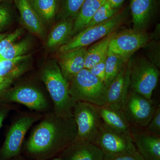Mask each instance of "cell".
Instances as JSON below:
<instances>
[{"label": "cell", "mask_w": 160, "mask_h": 160, "mask_svg": "<svg viewBox=\"0 0 160 160\" xmlns=\"http://www.w3.org/2000/svg\"><path fill=\"white\" fill-rule=\"evenodd\" d=\"M77 133L74 117H62L49 112L32 129L23 152L33 160L51 159L73 143Z\"/></svg>", "instance_id": "obj_1"}, {"label": "cell", "mask_w": 160, "mask_h": 160, "mask_svg": "<svg viewBox=\"0 0 160 160\" xmlns=\"http://www.w3.org/2000/svg\"><path fill=\"white\" fill-rule=\"evenodd\" d=\"M40 77L51 98L55 114L62 117H74V103L69 94L67 80L57 62L52 61L44 66Z\"/></svg>", "instance_id": "obj_2"}, {"label": "cell", "mask_w": 160, "mask_h": 160, "mask_svg": "<svg viewBox=\"0 0 160 160\" xmlns=\"http://www.w3.org/2000/svg\"><path fill=\"white\" fill-rule=\"evenodd\" d=\"M67 82L69 94L74 104L85 102L97 106L106 104L107 88L89 69L84 68Z\"/></svg>", "instance_id": "obj_3"}, {"label": "cell", "mask_w": 160, "mask_h": 160, "mask_svg": "<svg viewBox=\"0 0 160 160\" xmlns=\"http://www.w3.org/2000/svg\"><path fill=\"white\" fill-rule=\"evenodd\" d=\"M129 12V7H127L103 22L85 28L60 46L59 52L87 47L110 33L115 32L126 22Z\"/></svg>", "instance_id": "obj_4"}, {"label": "cell", "mask_w": 160, "mask_h": 160, "mask_svg": "<svg viewBox=\"0 0 160 160\" xmlns=\"http://www.w3.org/2000/svg\"><path fill=\"white\" fill-rule=\"evenodd\" d=\"M73 116L77 133L73 143L95 144L104 124L98 106L85 102H76L73 106Z\"/></svg>", "instance_id": "obj_5"}, {"label": "cell", "mask_w": 160, "mask_h": 160, "mask_svg": "<svg viewBox=\"0 0 160 160\" xmlns=\"http://www.w3.org/2000/svg\"><path fill=\"white\" fill-rule=\"evenodd\" d=\"M160 72L158 68L146 58L132 59L130 75V89L151 99L157 86Z\"/></svg>", "instance_id": "obj_6"}, {"label": "cell", "mask_w": 160, "mask_h": 160, "mask_svg": "<svg viewBox=\"0 0 160 160\" xmlns=\"http://www.w3.org/2000/svg\"><path fill=\"white\" fill-rule=\"evenodd\" d=\"M41 118L40 114H26L15 121L10 126L5 142L0 149V160H10L21 155L27 132Z\"/></svg>", "instance_id": "obj_7"}, {"label": "cell", "mask_w": 160, "mask_h": 160, "mask_svg": "<svg viewBox=\"0 0 160 160\" xmlns=\"http://www.w3.org/2000/svg\"><path fill=\"white\" fill-rule=\"evenodd\" d=\"M0 92V102H3L18 103L39 112H47L50 108L46 95L34 86L20 85Z\"/></svg>", "instance_id": "obj_8"}, {"label": "cell", "mask_w": 160, "mask_h": 160, "mask_svg": "<svg viewBox=\"0 0 160 160\" xmlns=\"http://www.w3.org/2000/svg\"><path fill=\"white\" fill-rule=\"evenodd\" d=\"M95 144L102 151L105 157L111 159L137 150L131 134L115 130L104 123Z\"/></svg>", "instance_id": "obj_9"}, {"label": "cell", "mask_w": 160, "mask_h": 160, "mask_svg": "<svg viewBox=\"0 0 160 160\" xmlns=\"http://www.w3.org/2000/svg\"><path fill=\"white\" fill-rule=\"evenodd\" d=\"M156 106L152 99L129 90L123 111L132 127L146 128L154 115Z\"/></svg>", "instance_id": "obj_10"}, {"label": "cell", "mask_w": 160, "mask_h": 160, "mask_svg": "<svg viewBox=\"0 0 160 160\" xmlns=\"http://www.w3.org/2000/svg\"><path fill=\"white\" fill-rule=\"evenodd\" d=\"M150 41L146 32L134 29L117 32L109 43V50L127 62L136 52L145 48Z\"/></svg>", "instance_id": "obj_11"}, {"label": "cell", "mask_w": 160, "mask_h": 160, "mask_svg": "<svg viewBox=\"0 0 160 160\" xmlns=\"http://www.w3.org/2000/svg\"><path fill=\"white\" fill-rule=\"evenodd\" d=\"M132 60L131 58L124 65L119 72L107 88L106 103L122 110L130 90Z\"/></svg>", "instance_id": "obj_12"}, {"label": "cell", "mask_w": 160, "mask_h": 160, "mask_svg": "<svg viewBox=\"0 0 160 160\" xmlns=\"http://www.w3.org/2000/svg\"><path fill=\"white\" fill-rule=\"evenodd\" d=\"M158 0H130L133 29L146 32L157 11Z\"/></svg>", "instance_id": "obj_13"}, {"label": "cell", "mask_w": 160, "mask_h": 160, "mask_svg": "<svg viewBox=\"0 0 160 160\" xmlns=\"http://www.w3.org/2000/svg\"><path fill=\"white\" fill-rule=\"evenodd\" d=\"M131 135L137 149L145 160H160V136L133 127Z\"/></svg>", "instance_id": "obj_14"}, {"label": "cell", "mask_w": 160, "mask_h": 160, "mask_svg": "<svg viewBox=\"0 0 160 160\" xmlns=\"http://www.w3.org/2000/svg\"><path fill=\"white\" fill-rule=\"evenodd\" d=\"M86 49L82 47L59 52L57 62L67 81L85 68Z\"/></svg>", "instance_id": "obj_15"}, {"label": "cell", "mask_w": 160, "mask_h": 160, "mask_svg": "<svg viewBox=\"0 0 160 160\" xmlns=\"http://www.w3.org/2000/svg\"><path fill=\"white\" fill-rule=\"evenodd\" d=\"M29 55L0 61V92L6 90L12 83L24 74L28 68Z\"/></svg>", "instance_id": "obj_16"}, {"label": "cell", "mask_w": 160, "mask_h": 160, "mask_svg": "<svg viewBox=\"0 0 160 160\" xmlns=\"http://www.w3.org/2000/svg\"><path fill=\"white\" fill-rule=\"evenodd\" d=\"M22 32V29H18L0 42V61L10 60L25 55L29 50L30 43L25 39L17 41Z\"/></svg>", "instance_id": "obj_17"}, {"label": "cell", "mask_w": 160, "mask_h": 160, "mask_svg": "<svg viewBox=\"0 0 160 160\" xmlns=\"http://www.w3.org/2000/svg\"><path fill=\"white\" fill-rule=\"evenodd\" d=\"M59 156L62 160H103L104 153L93 143H72Z\"/></svg>", "instance_id": "obj_18"}, {"label": "cell", "mask_w": 160, "mask_h": 160, "mask_svg": "<svg viewBox=\"0 0 160 160\" xmlns=\"http://www.w3.org/2000/svg\"><path fill=\"white\" fill-rule=\"evenodd\" d=\"M23 25L30 32L39 37L45 34L42 21L33 9L29 0H14Z\"/></svg>", "instance_id": "obj_19"}, {"label": "cell", "mask_w": 160, "mask_h": 160, "mask_svg": "<svg viewBox=\"0 0 160 160\" xmlns=\"http://www.w3.org/2000/svg\"><path fill=\"white\" fill-rule=\"evenodd\" d=\"M103 122L109 128L120 132L131 134L132 126L126 118L122 109L108 105L98 106Z\"/></svg>", "instance_id": "obj_20"}, {"label": "cell", "mask_w": 160, "mask_h": 160, "mask_svg": "<svg viewBox=\"0 0 160 160\" xmlns=\"http://www.w3.org/2000/svg\"><path fill=\"white\" fill-rule=\"evenodd\" d=\"M74 19H61L52 29L47 41V46L50 49L62 46L71 38Z\"/></svg>", "instance_id": "obj_21"}, {"label": "cell", "mask_w": 160, "mask_h": 160, "mask_svg": "<svg viewBox=\"0 0 160 160\" xmlns=\"http://www.w3.org/2000/svg\"><path fill=\"white\" fill-rule=\"evenodd\" d=\"M107 0H85L73 22L72 37L86 28L89 21Z\"/></svg>", "instance_id": "obj_22"}, {"label": "cell", "mask_w": 160, "mask_h": 160, "mask_svg": "<svg viewBox=\"0 0 160 160\" xmlns=\"http://www.w3.org/2000/svg\"><path fill=\"white\" fill-rule=\"evenodd\" d=\"M110 33L94 43L86 49L85 69H89L97 63L106 57L109 50V43L112 38L116 33Z\"/></svg>", "instance_id": "obj_23"}, {"label": "cell", "mask_w": 160, "mask_h": 160, "mask_svg": "<svg viewBox=\"0 0 160 160\" xmlns=\"http://www.w3.org/2000/svg\"><path fill=\"white\" fill-rule=\"evenodd\" d=\"M29 1L43 22H51L58 14L59 0H29Z\"/></svg>", "instance_id": "obj_24"}, {"label": "cell", "mask_w": 160, "mask_h": 160, "mask_svg": "<svg viewBox=\"0 0 160 160\" xmlns=\"http://www.w3.org/2000/svg\"><path fill=\"white\" fill-rule=\"evenodd\" d=\"M126 62L112 52L108 50L105 62L106 76L104 81L106 88L111 84Z\"/></svg>", "instance_id": "obj_25"}, {"label": "cell", "mask_w": 160, "mask_h": 160, "mask_svg": "<svg viewBox=\"0 0 160 160\" xmlns=\"http://www.w3.org/2000/svg\"><path fill=\"white\" fill-rule=\"evenodd\" d=\"M85 0H59L58 14L61 19H75Z\"/></svg>", "instance_id": "obj_26"}, {"label": "cell", "mask_w": 160, "mask_h": 160, "mask_svg": "<svg viewBox=\"0 0 160 160\" xmlns=\"http://www.w3.org/2000/svg\"><path fill=\"white\" fill-rule=\"evenodd\" d=\"M120 10V9L112 8L109 3L106 1V2L104 3L95 12L86 28L91 27L105 22L117 14Z\"/></svg>", "instance_id": "obj_27"}, {"label": "cell", "mask_w": 160, "mask_h": 160, "mask_svg": "<svg viewBox=\"0 0 160 160\" xmlns=\"http://www.w3.org/2000/svg\"><path fill=\"white\" fill-rule=\"evenodd\" d=\"M148 60L158 68L160 67V45L159 41L150 40L145 47Z\"/></svg>", "instance_id": "obj_28"}, {"label": "cell", "mask_w": 160, "mask_h": 160, "mask_svg": "<svg viewBox=\"0 0 160 160\" xmlns=\"http://www.w3.org/2000/svg\"><path fill=\"white\" fill-rule=\"evenodd\" d=\"M9 3L0 4V32L11 22L12 10Z\"/></svg>", "instance_id": "obj_29"}, {"label": "cell", "mask_w": 160, "mask_h": 160, "mask_svg": "<svg viewBox=\"0 0 160 160\" xmlns=\"http://www.w3.org/2000/svg\"><path fill=\"white\" fill-rule=\"evenodd\" d=\"M146 130L152 134L160 136V106L157 107L156 110L150 122L146 127Z\"/></svg>", "instance_id": "obj_30"}, {"label": "cell", "mask_w": 160, "mask_h": 160, "mask_svg": "<svg viewBox=\"0 0 160 160\" xmlns=\"http://www.w3.org/2000/svg\"><path fill=\"white\" fill-rule=\"evenodd\" d=\"M106 56L89 69L91 73L103 82L106 76L105 62Z\"/></svg>", "instance_id": "obj_31"}, {"label": "cell", "mask_w": 160, "mask_h": 160, "mask_svg": "<svg viewBox=\"0 0 160 160\" xmlns=\"http://www.w3.org/2000/svg\"><path fill=\"white\" fill-rule=\"evenodd\" d=\"M112 160H145V159L137 150L129 154L116 157L112 159Z\"/></svg>", "instance_id": "obj_32"}, {"label": "cell", "mask_w": 160, "mask_h": 160, "mask_svg": "<svg viewBox=\"0 0 160 160\" xmlns=\"http://www.w3.org/2000/svg\"><path fill=\"white\" fill-rule=\"evenodd\" d=\"M126 0H107L109 5L113 9H120Z\"/></svg>", "instance_id": "obj_33"}, {"label": "cell", "mask_w": 160, "mask_h": 160, "mask_svg": "<svg viewBox=\"0 0 160 160\" xmlns=\"http://www.w3.org/2000/svg\"><path fill=\"white\" fill-rule=\"evenodd\" d=\"M160 33V24H157L156 27L155 29L150 35H149L150 40L154 41H159Z\"/></svg>", "instance_id": "obj_34"}, {"label": "cell", "mask_w": 160, "mask_h": 160, "mask_svg": "<svg viewBox=\"0 0 160 160\" xmlns=\"http://www.w3.org/2000/svg\"><path fill=\"white\" fill-rule=\"evenodd\" d=\"M9 110L8 108L0 109V129L2 127L3 121L6 117Z\"/></svg>", "instance_id": "obj_35"}, {"label": "cell", "mask_w": 160, "mask_h": 160, "mask_svg": "<svg viewBox=\"0 0 160 160\" xmlns=\"http://www.w3.org/2000/svg\"><path fill=\"white\" fill-rule=\"evenodd\" d=\"M10 160H33L32 159H27L26 158L23 157H22L21 155H20L16 157H14L12 158Z\"/></svg>", "instance_id": "obj_36"}, {"label": "cell", "mask_w": 160, "mask_h": 160, "mask_svg": "<svg viewBox=\"0 0 160 160\" xmlns=\"http://www.w3.org/2000/svg\"><path fill=\"white\" fill-rule=\"evenodd\" d=\"M50 160H62V159L59 156H58L56 157L53 158L51 159Z\"/></svg>", "instance_id": "obj_37"}, {"label": "cell", "mask_w": 160, "mask_h": 160, "mask_svg": "<svg viewBox=\"0 0 160 160\" xmlns=\"http://www.w3.org/2000/svg\"><path fill=\"white\" fill-rule=\"evenodd\" d=\"M11 0H0V4L4 3H9Z\"/></svg>", "instance_id": "obj_38"}, {"label": "cell", "mask_w": 160, "mask_h": 160, "mask_svg": "<svg viewBox=\"0 0 160 160\" xmlns=\"http://www.w3.org/2000/svg\"><path fill=\"white\" fill-rule=\"evenodd\" d=\"M6 35L5 34H1L0 33V42L6 36Z\"/></svg>", "instance_id": "obj_39"}, {"label": "cell", "mask_w": 160, "mask_h": 160, "mask_svg": "<svg viewBox=\"0 0 160 160\" xmlns=\"http://www.w3.org/2000/svg\"><path fill=\"white\" fill-rule=\"evenodd\" d=\"M103 160H112V159H111L109 158H107L104 157V159Z\"/></svg>", "instance_id": "obj_40"}, {"label": "cell", "mask_w": 160, "mask_h": 160, "mask_svg": "<svg viewBox=\"0 0 160 160\" xmlns=\"http://www.w3.org/2000/svg\"><path fill=\"white\" fill-rule=\"evenodd\" d=\"M159 1V0H158V1Z\"/></svg>", "instance_id": "obj_41"}]
</instances>
